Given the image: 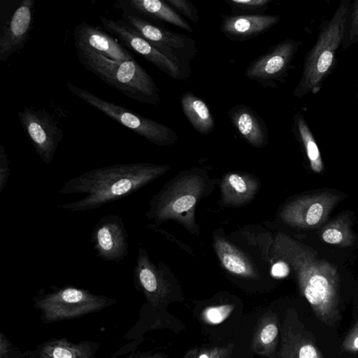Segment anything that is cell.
<instances>
[{"label":"cell","instance_id":"6da1fadb","mask_svg":"<svg viewBox=\"0 0 358 358\" xmlns=\"http://www.w3.org/2000/svg\"><path fill=\"white\" fill-rule=\"evenodd\" d=\"M169 169L166 165L145 162L94 169L64 182L58 190L60 194H85V197L55 207L73 212L94 210L136 192Z\"/></svg>","mask_w":358,"mask_h":358},{"label":"cell","instance_id":"7a4b0ae2","mask_svg":"<svg viewBox=\"0 0 358 358\" xmlns=\"http://www.w3.org/2000/svg\"><path fill=\"white\" fill-rule=\"evenodd\" d=\"M272 257L292 268L300 288L317 310H328L337 301L338 275L331 263L318 257L311 248L278 233L271 248Z\"/></svg>","mask_w":358,"mask_h":358},{"label":"cell","instance_id":"3957f363","mask_svg":"<svg viewBox=\"0 0 358 358\" xmlns=\"http://www.w3.org/2000/svg\"><path fill=\"white\" fill-rule=\"evenodd\" d=\"M76 48L81 64L107 85L134 101L154 106L161 103L153 78L135 59L117 62L91 50Z\"/></svg>","mask_w":358,"mask_h":358},{"label":"cell","instance_id":"277c9868","mask_svg":"<svg viewBox=\"0 0 358 358\" xmlns=\"http://www.w3.org/2000/svg\"><path fill=\"white\" fill-rule=\"evenodd\" d=\"M206 177L197 169L181 173L152 197L145 215L157 224L171 220L192 233L197 232L194 210L208 187Z\"/></svg>","mask_w":358,"mask_h":358},{"label":"cell","instance_id":"5b68a950","mask_svg":"<svg viewBox=\"0 0 358 358\" xmlns=\"http://www.w3.org/2000/svg\"><path fill=\"white\" fill-rule=\"evenodd\" d=\"M350 6L349 0H343L320 29L314 46L305 57L301 77L293 92L296 97L302 98L310 93L315 94L320 90L343 42Z\"/></svg>","mask_w":358,"mask_h":358},{"label":"cell","instance_id":"8992f818","mask_svg":"<svg viewBox=\"0 0 358 358\" xmlns=\"http://www.w3.org/2000/svg\"><path fill=\"white\" fill-rule=\"evenodd\" d=\"M66 87L72 94L83 101L156 145H171L178 139L176 132L164 124L104 100L70 82L67 83Z\"/></svg>","mask_w":358,"mask_h":358},{"label":"cell","instance_id":"52a82bcc","mask_svg":"<svg viewBox=\"0 0 358 358\" xmlns=\"http://www.w3.org/2000/svg\"><path fill=\"white\" fill-rule=\"evenodd\" d=\"M122 20L138 31L190 77V63L198 52L193 38L159 26L130 12H122Z\"/></svg>","mask_w":358,"mask_h":358},{"label":"cell","instance_id":"ba28073f","mask_svg":"<svg viewBox=\"0 0 358 358\" xmlns=\"http://www.w3.org/2000/svg\"><path fill=\"white\" fill-rule=\"evenodd\" d=\"M35 0H1L0 61L6 62L22 50L30 36Z\"/></svg>","mask_w":358,"mask_h":358},{"label":"cell","instance_id":"9c48e42d","mask_svg":"<svg viewBox=\"0 0 358 358\" xmlns=\"http://www.w3.org/2000/svg\"><path fill=\"white\" fill-rule=\"evenodd\" d=\"M17 115L36 154L44 164L49 165L63 138L61 124L44 108L25 106Z\"/></svg>","mask_w":358,"mask_h":358},{"label":"cell","instance_id":"30bf717a","mask_svg":"<svg viewBox=\"0 0 358 358\" xmlns=\"http://www.w3.org/2000/svg\"><path fill=\"white\" fill-rule=\"evenodd\" d=\"M299 50V43L287 38L268 48L255 59L245 70L249 80L263 87L278 88L284 84L292 62Z\"/></svg>","mask_w":358,"mask_h":358},{"label":"cell","instance_id":"8fae6325","mask_svg":"<svg viewBox=\"0 0 358 358\" xmlns=\"http://www.w3.org/2000/svg\"><path fill=\"white\" fill-rule=\"evenodd\" d=\"M342 198L341 194L328 191L303 195L284 205L279 217L292 227L315 229L325 222Z\"/></svg>","mask_w":358,"mask_h":358},{"label":"cell","instance_id":"7c38bea8","mask_svg":"<svg viewBox=\"0 0 358 358\" xmlns=\"http://www.w3.org/2000/svg\"><path fill=\"white\" fill-rule=\"evenodd\" d=\"M99 20L106 31L117 38L128 50L138 53L164 73L179 80H185L189 78L177 64L122 19L113 20L99 16Z\"/></svg>","mask_w":358,"mask_h":358},{"label":"cell","instance_id":"4fadbf2b","mask_svg":"<svg viewBox=\"0 0 358 358\" xmlns=\"http://www.w3.org/2000/svg\"><path fill=\"white\" fill-rule=\"evenodd\" d=\"M90 242L95 256L106 262H118L129 255L128 234L119 215L102 217L92 231Z\"/></svg>","mask_w":358,"mask_h":358},{"label":"cell","instance_id":"5bb4252c","mask_svg":"<svg viewBox=\"0 0 358 358\" xmlns=\"http://www.w3.org/2000/svg\"><path fill=\"white\" fill-rule=\"evenodd\" d=\"M73 38L76 48L91 50L117 62L135 59L134 55L115 36L85 22L75 27Z\"/></svg>","mask_w":358,"mask_h":358},{"label":"cell","instance_id":"9a60e30c","mask_svg":"<svg viewBox=\"0 0 358 358\" xmlns=\"http://www.w3.org/2000/svg\"><path fill=\"white\" fill-rule=\"evenodd\" d=\"M280 21L277 15H225L220 30L230 41L243 42L263 34Z\"/></svg>","mask_w":358,"mask_h":358},{"label":"cell","instance_id":"2e32d148","mask_svg":"<svg viewBox=\"0 0 358 358\" xmlns=\"http://www.w3.org/2000/svg\"><path fill=\"white\" fill-rule=\"evenodd\" d=\"M113 7L122 12H130L149 21H159L171 24L189 33L193 28L165 1L161 0H119Z\"/></svg>","mask_w":358,"mask_h":358},{"label":"cell","instance_id":"e0dca14e","mask_svg":"<svg viewBox=\"0 0 358 358\" xmlns=\"http://www.w3.org/2000/svg\"><path fill=\"white\" fill-rule=\"evenodd\" d=\"M231 124L242 138L255 148H263L268 141L266 122L252 108L245 105H236L228 111Z\"/></svg>","mask_w":358,"mask_h":358},{"label":"cell","instance_id":"ac0fdd59","mask_svg":"<svg viewBox=\"0 0 358 358\" xmlns=\"http://www.w3.org/2000/svg\"><path fill=\"white\" fill-rule=\"evenodd\" d=\"M215 251L222 266L229 273L241 277H255L258 266L243 249L223 238H214Z\"/></svg>","mask_w":358,"mask_h":358},{"label":"cell","instance_id":"d6986e66","mask_svg":"<svg viewBox=\"0 0 358 358\" xmlns=\"http://www.w3.org/2000/svg\"><path fill=\"white\" fill-rule=\"evenodd\" d=\"M259 189V182L249 175L230 172L221 182L220 191L225 206L238 207L248 203Z\"/></svg>","mask_w":358,"mask_h":358},{"label":"cell","instance_id":"ffe728a7","mask_svg":"<svg viewBox=\"0 0 358 358\" xmlns=\"http://www.w3.org/2000/svg\"><path fill=\"white\" fill-rule=\"evenodd\" d=\"M184 115L193 127L201 135H208L214 129V117L206 103L191 92H185L180 99Z\"/></svg>","mask_w":358,"mask_h":358},{"label":"cell","instance_id":"44dd1931","mask_svg":"<svg viewBox=\"0 0 358 358\" xmlns=\"http://www.w3.org/2000/svg\"><path fill=\"white\" fill-rule=\"evenodd\" d=\"M292 131L300 142L308 159L310 169L317 173L324 169L320 152L303 114L298 111L293 117Z\"/></svg>","mask_w":358,"mask_h":358},{"label":"cell","instance_id":"7402d4cb","mask_svg":"<svg viewBox=\"0 0 358 358\" xmlns=\"http://www.w3.org/2000/svg\"><path fill=\"white\" fill-rule=\"evenodd\" d=\"M351 221L348 215H340L329 222L321 229L322 239L331 245L349 247L355 241V236L351 229Z\"/></svg>","mask_w":358,"mask_h":358},{"label":"cell","instance_id":"603a6c76","mask_svg":"<svg viewBox=\"0 0 358 358\" xmlns=\"http://www.w3.org/2000/svg\"><path fill=\"white\" fill-rule=\"evenodd\" d=\"M271 0H226L234 15H264Z\"/></svg>","mask_w":358,"mask_h":358},{"label":"cell","instance_id":"cb8c5ba5","mask_svg":"<svg viewBox=\"0 0 358 358\" xmlns=\"http://www.w3.org/2000/svg\"><path fill=\"white\" fill-rule=\"evenodd\" d=\"M349 20L347 37L343 38L342 45L345 50L358 42V0L350 6L348 16Z\"/></svg>","mask_w":358,"mask_h":358},{"label":"cell","instance_id":"d4e9b609","mask_svg":"<svg viewBox=\"0 0 358 358\" xmlns=\"http://www.w3.org/2000/svg\"><path fill=\"white\" fill-rule=\"evenodd\" d=\"M182 17L187 18L194 24L199 22V11L189 0H164Z\"/></svg>","mask_w":358,"mask_h":358},{"label":"cell","instance_id":"484cf974","mask_svg":"<svg viewBox=\"0 0 358 358\" xmlns=\"http://www.w3.org/2000/svg\"><path fill=\"white\" fill-rule=\"evenodd\" d=\"M57 296L66 303H79L86 299L89 295L85 290L74 287H66L61 289Z\"/></svg>","mask_w":358,"mask_h":358},{"label":"cell","instance_id":"4316f807","mask_svg":"<svg viewBox=\"0 0 358 358\" xmlns=\"http://www.w3.org/2000/svg\"><path fill=\"white\" fill-rule=\"evenodd\" d=\"M10 176V162L3 145H0V193L3 192Z\"/></svg>","mask_w":358,"mask_h":358},{"label":"cell","instance_id":"83f0119b","mask_svg":"<svg viewBox=\"0 0 358 358\" xmlns=\"http://www.w3.org/2000/svg\"><path fill=\"white\" fill-rule=\"evenodd\" d=\"M271 267V274L273 277L282 278L287 275L289 271V265L284 261L277 259Z\"/></svg>","mask_w":358,"mask_h":358},{"label":"cell","instance_id":"f1b7e54d","mask_svg":"<svg viewBox=\"0 0 358 358\" xmlns=\"http://www.w3.org/2000/svg\"><path fill=\"white\" fill-rule=\"evenodd\" d=\"M277 334V327L275 324H269L263 328L260 338L262 343L264 344H269L275 339Z\"/></svg>","mask_w":358,"mask_h":358},{"label":"cell","instance_id":"f546056e","mask_svg":"<svg viewBox=\"0 0 358 358\" xmlns=\"http://www.w3.org/2000/svg\"><path fill=\"white\" fill-rule=\"evenodd\" d=\"M299 358H319L317 352L310 344L303 345L299 352Z\"/></svg>","mask_w":358,"mask_h":358},{"label":"cell","instance_id":"4dcf8cb0","mask_svg":"<svg viewBox=\"0 0 358 358\" xmlns=\"http://www.w3.org/2000/svg\"><path fill=\"white\" fill-rule=\"evenodd\" d=\"M207 316L213 323H219L223 320L221 310L217 308H210L207 312Z\"/></svg>","mask_w":358,"mask_h":358},{"label":"cell","instance_id":"1f68e13d","mask_svg":"<svg viewBox=\"0 0 358 358\" xmlns=\"http://www.w3.org/2000/svg\"><path fill=\"white\" fill-rule=\"evenodd\" d=\"M54 358H71L72 355L70 351L62 348H57L53 352Z\"/></svg>","mask_w":358,"mask_h":358},{"label":"cell","instance_id":"d6a6232c","mask_svg":"<svg viewBox=\"0 0 358 358\" xmlns=\"http://www.w3.org/2000/svg\"><path fill=\"white\" fill-rule=\"evenodd\" d=\"M352 345L355 349L358 350V335L354 338Z\"/></svg>","mask_w":358,"mask_h":358},{"label":"cell","instance_id":"836d02e7","mask_svg":"<svg viewBox=\"0 0 358 358\" xmlns=\"http://www.w3.org/2000/svg\"><path fill=\"white\" fill-rule=\"evenodd\" d=\"M199 358H208V357L206 355H201Z\"/></svg>","mask_w":358,"mask_h":358},{"label":"cell","instance_id":"e575fe53","mask_svg":"<svg viewBox=\"0 0 358 358\" xmlns=\"http://www.w3.org/2000/svg\"><path fill=\"white\" fill-rule=\"evenodd\" d=\"M357 101H358V92H357Z\"/></svg>","mask_w":358,"mask_h":358}]
</instances>
